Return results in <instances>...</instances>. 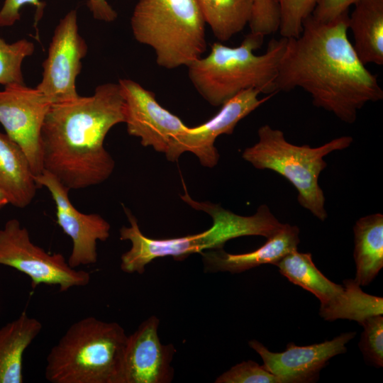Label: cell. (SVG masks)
I'll list each match as a JSON object with an SVG mask.
<instances>
[{
  "label": "cell",
  "instance_id": "obj_11",
  "mask_svg": "<svg viewBox=\"0 0 383 383\" xmlns=\"http://www.w3.org/2000/svg\"><path fill=\"white\" fill-rule=\"evenodd\" d=\"M51 104L36 87L25 84H11L0 91V123L25 153L35 177L44 170L40 133Z\"/></svg>",
  "mask_w": 383,
  "mask_h": 383
},
{
  "label": "cell",
  "instance_id": "obj_13",
  "mask_svg": "<svg viewBox=\"0 0 383 383\" xmlns=\"http://www.w3.org/2000/svg\"><path fill=\"white\" fill-rule=\"evenodd\" d=\"M256 89L243 90L224 103L220 111L210 120L196 127H188L178 140L171 162H177L182 154L195 155L200 164L212 168L219 160L214 143L221 135H231L240 121L246 117L274 94L260 99Z\"/></svg>",
  "mask_w": 383,
  "mask_h": 383
},
{
  "label": "cell",
  "instance_id": "obj_8",
  "mask_svg": "<svg viewBox=\"0 0 383 383\" xmlns=\"http://www.w3.org/2000/svg\"><path fill=\"white\" fill-rule=\"evenodd\" d=\"M0 265L26 274L33 289L47 284L66 292L89 284L91 279L89 272L71 267L62 254H50L33 243L28 229L16 218L0 229Z\"/></svg>",
  "mask_w": 383,
  "mask_h": 383
},
{
  "label": "cell",
  "instance_id": "obj_25",
  "mask_svg": "<svg viewBox=\"0 0 383 383\" xmlns=\"http://www.w3.org/2000/svg\"><path fill=\"white\" fill-rule=\"evenodd\" d=\"M364 328L360 348L365 357L373 365H383V317L382 315L372 316L361 323Z\"/></svg>",
  "mask_w": 383,
  "mask_h": 383
},
{
  "label": "cell",
  "instance_id": "obj_7",
  "mask_svg": "<svg viewBox=\"0 0 383 383\" xmlns=\"http://www.w3.org/2000/svg\"><path fill=\"white\" fill-rule=\"evenodd\" d=\"M258 141L244 150L243 158L258 170H270L286 178L298 192V201L314 216L327 218L325 196L318 184L321 172L326 167L323 157L348 148L351 136H341L311 148L289 143L284 133L265 124L257 131Z\"/></svg>",
  "mask_w": 383,
  "mask_h": 383
},
{
  "label": "cell",
  "instance_id": "obj_22",
  "mask_svg": "<svg viewBox=\"0 0 383 383\" xmlns=\"http://www.w3.org/2000/svg\"><path fill=\"white\" fill-rule=\"evenodd\" d=\"M213 35L227 41L248 24L254 0H196Z\"/></svg>",
  "mask_w": 383,
  "mask_h": 383
},
{
  "label": "cell",
  "instance_id": "obj_29",
  "mask_svg": "<svg viewBox=\"0 0 383 383\" xmlns=\"http://www.w3.org/2000/svg\"><path fill=\"white\" fill-rule=\"evenodd\" d=\"M357 0H318L311 16L319 22H328L349 11Z\"/></svg>",
  "mask_w": 383,
  "mask_h": 383
},
{
  "label": "cell",
  "instance_id": "obj_26",
  "mask_svg": "<svg viewBox=\"0 0 383 383\" xmlns=\"http://www.w3.org/2000/svg\"><path fill=\"white\" fill-rule=\"evenodd\" d=\"M215 383H281L264 365L248 360L238 363L218 376Z\"/></svg>",
  "mask_w": 383,
  "mask_h": 383
},
{
  "label": "cell",
  "instance_id": "obj_1",
  "mask_svg": "<svg viewBox=\"0 0 383 383\" xmlns=\"http://www.w3.org/2000/svg\"><path fill=\"white\" fill-rule=\"evenodd\" d=\"M348 11L325 23L306 18L301 35L287 38L274 84L277 92L300 87L315 106L353 123L367 103L383 99V90L348 39Z\"/></svg>",
  "mask_w": 383,
  "mask_h": 383
},
{
  "label": "cell",
  "instance_id": "obj_21",
  "mask_svg": "<svg viewBox=\"0 0 383 383\" xmlns=\"http://www.w3.org/2000/svg\"><path fill=\"white\" fill-rule=\"evenodd\" d=\"M354 279L360 286L368 285L383 267V215L373 213L359 218L354 227Z\"/></svg>",
  "mask_w": 383,
  "mask_h": 383
},
{
  "label": "cell",
  "instance_id": "obj_15",
  "mask_svg": "<svg viewBox=\"0 0 383 383\" xmlns=\"http://www.w3.org/2000/svg\"><path fill=\"white\" fill-rule=\"evenodd\" d=\"M160 320L150 316L128 335L121 383H170L174 377L171 365L176 349L164 345L158 335Z\"/></svg>",
  "mask_w": 383,
  "mask_h": 383
},
{
  "label": "cell",
  "instance_id": "obj_28",
  "mask_svg": "<svg viewBox=\"0 0 383 383\" xmlns=\"http://www.w3.org/2000/svg\"><path fill=\"white\" fill-rule=\"evenodd\" d=\"M26 4L35 8V26L41 19L45 4L40 0H5L0 10V26H11L21 18L20 11Z\"/></svg>",
  "mask_w": 383,
  "mask_h": 383
},
{
  "label": "cell",
  "instance_id": "obj_16",
  "mask_svg": "<svg viewBox=\"0 0 383 383\" xmlns=\"http://www.w3.org/2000/svg\"><path fill=\"white\" fill-rule=\"evenodd\" d=\"M276 266L289 282L319 299V314L323 318L350 319L355 299V288L350 280H344L343 285L331 282L316 267L311 253L299 252L297 250L285 255Z\"/></svg>",
  "mask_w": 383,
  "mask_h": 383
},
{
  "label": "cell",
  "instance_id": "obj_14",
  "mask_svg": "<svg viewBox=\"0 0 383 383\" xmlns=\"http://www.w3.org/2000/svg\"><path fill=\"white\" fill-rule=\"evenodd\" d=\"M355 332L342 333L331 340L307 346L289 343L282 353H273L256 340L249 346L262 357L264 367L281 383H308L318 379L321 370L333 357L347 351Z\"/></svg>",
  "mask_w": 383,
  "mask_h": 383
},
{
  "label": "cell",
  "instance_id": "obj_23",
  "mask_svg": "<svg viewBox=\"0 0 383 383\" xmlns=\"http://www.w3.org/2000/svg\"><path fill=\"white\" fill-rule=\"evenodd\" d=\"M34 50V44L26 39L7 43L0 36V84H25L22 62Z\"/></svg>",
  "mask_w": 383,
  "mask_h": 383
},
{
  "label": "cell",
  "instance_id": "obj_19",
  "mask_svg": "<svg viewBox=\"0 0 383 383\" xmlns=\"http://www.w3.org/2000/svg\"><path fill=\"white\" fill-rule=\"evenodd\" d=\"M349 16L348 29L354 37L353 48L366 65H383V0H357Z\"/></svg>",
  "mask_w": 383,
  "mask_h": 383
},
{
  "label": "cell",
  "instance_id": "obj_27",
  "mask_svg": "<svg viewBox=\"0 0 383 383\" xmlns=\"http://www.w3.org/2000/svg\"><path fill=\"white\" fill-rule=\"evenodd\" d=\"M250 32L265 36L279 30L280 13L276 0H254L250 20Z\"/></svg>",
  "mask_w": 383,
  "mask_h": 383
},
{
  "label": "cell",
  "instance_id": "obj_24",
  "mask_svg": "<svg viewBox=\"0 0 383 383\" xmlns=\"http://www.w3.org/2000/svg\"><path fill=\"white\" fill-rule=\"evenodd\" d=\"M279 8V31L283 38L299 37L304 20L311 16L318 0H276Z\"/></svg>",
  "mask_w": 383,
  "mask_h": 383
},
{
  "label": "cell",
  "instance_id": "obj_5",
  "mask_svg": "<svg viewBox=\"0 0 383 383\" xmlns=\"http://www.w3.org/2000/svg\"><path fill=\"white\" fill-rule=\"evenodd\" d=\"M189 205L211 216L212 226L208 230L184 237L155 239L145 236L140 231L136 218L124 207L130 226H122L120 239L129 240L131 248L121 257V269L126 273L143 274L145 267L159 257L171 256L183 260L194 253L223 248L229 240L245 235H261L265 229L262 216L235 214L218 204L200 202L192 199Z\"/></svg>",
  "mask_w": 383,
  "mask_h": 383
},
{
  "label": "cell",
  "instance_id": "obj_10",
  "mask_svg": "<svg viewBox=\"0 0 383 383\" xmlns=\"http://www.w3.org/2000/svg\"><path fill=\"white\" fill-rule=\"evenodd\" d=\"M87 51V44L79 33L77 12L71 10L60 19L54 30L48 56L42 64V79L36 87L52 104L79 96L76 79Z\"/></svg>",
  "mask_w": 383,
  "mask_h": 383
},
{
  "label": "cell",
  "instance_id": "obj_31",
  "mask_svg": "<svg viewBox=\"0 0 383 383\" xmlns=\"http://www.w3.org/2000/svg\"><path fill=\"white\" fill-rule=\"evenodd\" d=\"M9 204V200L4 192V191L0 187V209Z\"/></svg>",
  "mask_w": 383,
  "mask_h": 383
},
{
  "label": "cell",
  "instance_id": "obj_4",
  "mask_svg": "<svg viewBox=\"0 0 383 383\" xmlns=\"http://www.w3.org/2000/svg\"><path fill=\"white\" fill-rule=\"evenodd\" d=\"M127 338L118 323L82 318L50 349L45 379L52 383H121Z\"/></svg>",
  "mask_w": 383,
  "mask_h": 383
},
{
  "label": "cell",
  "instance_id": "obj_9",
  "mask_svg": "<svg viewBox=\"0 0 383 383\" xmlns=\"http://www.w3.org/2000/svg\"><path fill=\"white\" fill-rule=\"evenodd\" d=\"M125 102V121L128 135L140 138L171 160L178 140L188 128L176 115L162 107L155 94L128 79H119Z\"/></svg>",
  "mask_w": 383,
  "mask_h": 383
},
{
  "label": "cell",
  "instance_id": "obj_12",
  "mask_svg": "<svg viewBox=\"0 0 383 383\" xmlns=\"http://www.w3.org/2000/svg\"><path fill=\"white\" fill-rule=\"evenodd\" d=\"M38 187H45L51 194L56 206L59 226L72 241V250L67 262L72 268L97 262V241H106L110 235L111 225L97 213L79 211L70 201V189L53 175L43 171L35 177Z\"/></svg>",
  "mask_w": 383,
  "mask_h": 383
},
{
  "label": "cell",
  "instance_id": "obj_2",
  "mask_svg": "<svg viewBox=\"0 0 383 383\" xmlns=\"http://www.w3.org/2000/svg\"><path fill=\"white\" fill-rule=\"evenodd\" d=\"M124 121L125 102L118 83L102 84L90 96L51 104L40 133L43 171L70 190L104 182L115 167L104 139Z\"/></svg>",
  "mask_w": 383,
  "mask_h": 383
},
{
  "label": "cell",
  "instance_id": "obj_30",
  "mask_svg": "<svg viewBox=\"0 0 383 383\" xmlns=\"http://www.w3.org/2000/svg\"><path fill=\"white\" fill-rule=\"evenodd\" d=\"M87 6L96 20L112 22L117 18L116 11L106 0H87Z\"/></svg>",
  "mask_w": 383,
  "mask_h": 383
},
{
  "label": "cell",
  "instance_id": "obj_6",
  "mask_svg": "<svg viewBox=\"0 0 383 383\" xmlns=\"http://www.w3.org/2000/svg\"><path fill=\"white\" fill-rule=\"evenodd\" d=\"M131 25L134 38L155 50L160 67H188L206 50V22L196 0H138Z\"/></svg>",
  "mask_w": 383,
  "mask_h": 383
},
{
  "label": "cell",
  "instance_id": "obj_20",
  "mask_svg": "<svg viewBox=\"0 0 383 383\" xmlns=\"http://www.w3.org/2000/svg\"><path fill=\"white\" fill-rule=\"evenodd\" d=\"M43 325L23 311L0 328V383H22L23 356Z\"/></svg>",
  "mask_w": 383,
  "mask_h": 383
},
{
  "label": "cell",
  "instance_id": "obj_3",
  "mask_svg": "<svg viewBox=\"0 0 383 383\" xmlns=\"http://www.w3.org/2000/svg\"><path fill=\"white\" fill-rule=\"evenodd\" d=\"M264 37L250 32L237 47L215 43L207 56L187 67L192 84L208 103L222 106L248 89L268 95L277 93L274 82L287 38L270 40L265 52L255 55Z\"/></svg>",
  "mask_w": 383,
  "mask_h": 383
},
{
  "label": "cell",
  "instance_id": "obj_17",
  "mask_svg": "<svg viewBox=\"0 0 383 383\" xmlns=\"http://www.w3.org/2000/svg\"><path fill=\"white\" fill-rule=\"evenodd\" d=\"M299 229L296 226L284 223L274 234L254 251L231 254L221 249L202 252L204 272L240 273L263 264L277 263L289 252L297 250Z\"/></svg>",
  "mask_w": 383,
  "mask_h": 383
},
{
  "label": "cell",
  "instance_id": "obj_18",
  "mask_svg": "<svg viewBox=\"0 0 383 383\" xmlns=\"http://www.w3.org/2000/svg\"><path fill=\"white\" fill-rule=\"evenodd\" d=\"M0 187L7 195L9 204L20 209L32 202L39 188L22 149L6 133H1Z\"/></svg>",
  "mask_w": 383,
  "mask_h": 383
}]
</instances>
